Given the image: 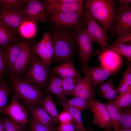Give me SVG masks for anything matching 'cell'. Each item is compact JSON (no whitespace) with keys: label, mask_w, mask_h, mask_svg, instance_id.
Instances as JSON below:
<instances>
[{"label":"cell","mask_w":131,"mask_h":131,"mask_svg":"<svg viewBox=\"0 0 131 131\" xmlns=\"http://www.w3.org/2000/svg\"><path fill=\"white\" fill-rule=\"evenodd\" d=\"M74 31L53 27L50 31L54 49L53 60L62 63L72 60L75 52L74 40Z\"/></svg>","instance_id":"obj_1"},{"label":"cell","mask_w":131,"mask_h":131,"mask_svg":"<svg viewBox=\"0 0 131 131\" xmlns=\"http://www.w3.org/2000/svg\"><path fill=\"white\" fill-rule=\"evenodd\" d=\"M84 6L89 15L106 31L110 32L117 11L116 0H87Z\"/></svg>","instance_id":"obj_2"},{"label":"cell","mask_w":131,"mask_h":131,"mask_svg":"<svg viewBox=\"0 0 131 131\" xmlns=\"http://www.w3.org/2000/svg\"><path fill=\"white\" fill-rule=\"evenodd\" d=\"M10 79L14 93L19 101L27 106L40 104L41 100L45 96L44 92L40 89L21 77L14 76Z\"/></svg>","instance_id":"obj_3"},{"label":"cell","mask_w":131,"mask_h":131,"mask_svg":"<svg viewBox=\"0 0 131 131\" xmlns=\"http://www.w3.org/2000/svg\"><path fill=\"white\" fill-rule=\"evenodd\" d=\"M74 40L81 68H85L88 66L91 58L98 55L99 51H94L93 47L94 42L87 31L85 26L74 31Z\"/></svg>","instance_id":"obj_4"},{"label":"cell","mask_w":131,"mask_h":131,"mask_svg":"<svg viewBox=\"0 0 131 131\" xmlns=\"http://www.w3.org/2000/svg\"><path fill=\"white\" fill-rule=\"evenodd\" d=\"M36 55L33 53L31 62L22 78L40 89L44 88L47 84L50 77L49 67Z\"/></svg>","instance_id":"obj_5"},{"label":"cell","mask_w":131,"mask_h":131,"mask_svg":"<svg viewBox=\"0 0 131 131\" xmlns=\"http://www.w3.org/2000/svg\"><path fill=\"white\" fill-rule=\"evenodd\" d=\"M47 20L53 27L75 31L86 25L85 13H52L47 16Z\"/></svg>","instance_id":"obj_6"},{"label":"cell","mask_w":131,"mask_h":131,"mask_svg":"<svg viewBox=\"0 0 131 131\" xmlns=\"http://www.w3.org/2000/svg\"><path fill=\"white\" fill-rule=\"evenodd\" d=\"M110 32L114 36L131 33V8H117Z\"/></svg>","instance_id":"obj_7"},{"label":"cell","mask_w":131,"mask_h":131,"mask_svg":"<svg viewBox=\"0 0 131 131\" xmlns=\"http://www.w3.org/2000/svg\"><path fill=\"white\" fill-rule=\"evenodd\" d=\"M84 11L86 30L93 41L98 45L99 50L108 48L110 45L106 31L89 15L85 9Z\"/></svg>","instance_id":"obj_8"},{"label":"cell","mask_w":131,"mask_h":131,"mask_svg":"<svg viewBox=\"0 0 131 131\" xmlns=\"http://www.w3.org/2000/svg\"><path fill=\"white\" fill-rule=\"evenodd\" d=\"M31 50L33 53L38 55L43 62L49 67L53 61L54 53L50 31H48L45 33L39 42L32 44Z\"/></svg>","instance_id":"obj_9"},{"label":"cell","mask_w":131,"mask_h":131,"mask_svg":"<svg viewBox=\"0 0 131 131\" xmlns=\"http://www.w3.org/2000/svg\"><path fill=\"white\" fill-rule=\"evenodd\" d=\"M22 12L25 19L30 20L37 25L41 23H45L47 20L43 1L30 0L23 8Z\"/></svg>","instance_id":"obj_10"},{"label":"cell","mask_w":131,"mask_h":131,"mask_svg":"<svg viewBox=\"0 0 131 131\" xmlns=\"http://www.w3.org/2000/svg\"><path fill=\"white\" fill-rule=\"evenodd\" d=\"M27 41L25 40L17 41L0 47L2 51L5 62L6 73L10 78L14 76V65L22 49Z\"/></svg>","instance_id":"obj_11"},{"label":"cell","mask_w":131,"mask_h":131,"mask_svg":"<svg viewBox=\"0 0 131 131\" xmlns=\"http://www.w3.org/2000/svg\"><path fill=\"white\" fill-rule=\"evenodd\" d=\"M47 15L52 13H84L83 5L84 0L68 3L54 2L50 0H43Z\"/></svg>","instance_id":"obj_12"},{"label":"cell","mask_w":131,"mask_h":131,"mask_svg":"<svg viewBox=\"0 0 131 131\" xmlns=\"http://www.w3.org/2000/svg\"><path fill=\"white\" fill-rule=\"evenodd\" d=\"M3 112L7 115L10 119L24 125L28 120L27 110L20 103L14 93L10 104L4 108Z\"/></svg>","instance_id":"obj_13"},{"label":"cell","mask_w":131,"mask_h":131,"mask_svg":"<svg viewBox=\"0 0 131 131\" xmlns=\"http://www.w3.org/2000/svg\"><path fill=\"white\" fill-rule=\"evenodd\" d=\"M24 19L22 9L0 8V22L11 31L16 32Z\"/></svg>","instance_id":"obj_14"},{"label":"cell","mask_w":131,"mask_h":131,"mask_svg":"<svg viewBox=\"0 0 131 131\" xmlns=\"http://www.w3.org/2000/svg\"><path fill=\"white\" fill-rule=\"evenodd\" d=\"M89 103L93 113V123L100 128H111L112 123L105 104L97 100L89 101Z\"/></svg>","instance_id":"obj_15"},{"label":"cell","mask_w":131,"mask_h":131,"mask_svg":"<svg viewBox=\"0 0 131 131\" xmlns=\"http://www.w3.org/2000/svg\"><path fill=\"white\" fill-rule=\"evenodd\" d=\"M99 51L98 59L100 66L111 71H118L123 61L120 55L109 48Z\"/></svg>","instance_id":"obj_16"},{"label":"cell","mask_w":131,"mask_h":131,"mask_svg":"<svg viewBox=\"0 0 131 131\" xmlns=\"http://www.w3.org/2000/svg\"><path fill=\"white\" fill-rule=\"evenodd\" d=\"M81 71L88 77L94 87L100 85L109 77L117 73L100 65L87 66L82 69Z\"/></svg>","instance_id":"obj_17"},{"label":"cell","mask_w":131,"mask_h":131,"mask_svg":"<svg viewBox=\"0 0 131 131\" xmlns=\"http://www.w3.org/2000/svg\"><path fill=\"white\" fill-rule=\"evenodd\" d=\"M32 44L27 41L22 49L13 66L14 76L21 77L29 66L33 53L31 50Z\"/></svg>","instance_id":"obj_18"},{"label":"cell","mask_w":131,"mask_h":131,"mask_svg":"<svg viewBox=\"0 0 131 131\" xmlns=\"http://www.w3.org/2000/svg\"><path fill=\"white\" fill-rule=\"evenodd\" d=\"M88 77H80L71 95L89 101L96 100L95 90Z\"/></svg>","instance_id":"obj_19"},{"label":"cell","mask_w":131,"mask_h":131,"mask_svg":"<svg viewBox=\"0 0 131 131\" xmlns=\"http://www.w3.org/2000/svg\"><path fill=\"white\" fill-rule=\"evenodd\" d=\"M39 105L27 106L28 112L38 123L46 126L53 127V123L57 120L50 116L41 105L39 106Z\"/></svg>","instance_id":"obj_20"},{"label":"cell","mask_w":131,"mask_h":131,"mask_svg":"<svg viewBox=\"0 0 131 131\" xmlns=\"http://www.w3.org/2000/svg\"><path fill=\"white\" fill-rule=\"evenodd\" d=\"M49 71L62 78L80 77L74 68L72 59L65 61L59 65L49 69Z\"/></svg>","instance_id":"obj_21"},{"label":"cell","mask_w":131,"mask_h":131,"mask_svg":"<svg viewBox=\"0 0 131 131\" xmlns=\"http://www.w3.org/2000/svg\"><path fill=\"white\" fill-rule=\"evenodd\" d=\"M47 85L46 91L55 95L60 101L66 98L61 77L53 74L50 76Z\"/></svg>","instance_id":"obj_22"},{"label":"cell","mask_w":131,"mask_h":131,"mask_svg":"<svg viewBox=\"0 0 131 131\" xmlns=\"http://www.w3.org/2000/svg\"><path fill=\"white\" fill-rule=\"evenodd\" d=\"M64 110L67 111L71 115L73 120L72 123L75 128L79 131H89L84 126L82 117V112L78 110L67 105L64 102L60 101Z\"/></svg>","instance_id":"obj_23"},{"label":"cell","mask_w":131,"mask_h":131,"mask_svg":"<svg viewBox=\"0 0 131 131\" xmlns=\"http://www.w3.org/2000/svg\"><path fill=\"white\" fill-rule=\"evenodd\" d=\"M37 25L33 21L25 19L17 31L24 38L27 39H31L33 38L36 34Z\"/></svg>","instance_id":"obj_24"},{"label":"cell","mask_w":131,"mask_h":131,"mask_svg":"<svg viewBox=\"0 0 131 131\" xmlns=\"http://www.w3.org/2000/svg\"><path fill=\"white\" fill-rule=\"evenodd\" d=\"M105 105L107 107L114 130L119 128L121 113L123 109L119 108L114 101H108Z\"/></svg>","instance_id":"obj_25"},{"label":"cell","mask_w":131,"mask_h":131,"mask_svg":"<svg viewBox=\"0 0 131 131\" xmlns=\"http://www.w3.org/2000/svg\"><path fill=\"white\" fill-rule=\"evenodd\" d=\"M17 41L16 32L9 29L0 22V47Z\"/></svg>","instance_id":"obj_26"},{"label":"cell","mask_w":131,"mask_h":131,"mask_svg":"<svg viewBox=\"0 0 131 131\" xmlns=\"http://www.w3.org/2000/svg\"><path fill=\"white\" fill-rule=\"evenodd\" d=\"M40 104L50 116L58 120V112L56 104L49 92L46 91V95L41 100Z\"/></svg>","instance_id":"obj_27"},{"label":"cell","mask_w":131,"mask_h":131,"mask_svg":"<svg viewBox=\"0 0 131 131\" xmlns=\"http://www.w3.org/2000/svg\"><path fill=\"white\" fill-rule=\"evenodd\" d=\"M62 101L69 106L80 111L90 108L89 101L84 99L78 97L67 98H66Z\"/></svg>","instance_id":"obj_28"},{"label":"cell","mask_w":131,"mask_h":131,"mask_svg":"<svg viewBox=\"0 0 131 131\" xmlns=\"http://www.w3.org/2000/svg\"><path fill=\"white\" fill-rule=\"evenodd\" d=\"M108 48L120 55L123 56L131 63V42L117 46L110 45Z\"/></svg>","instance_id":"obj_29"},{"label":"cell","mask_w":131,"mask_h":131,"mask_svg":"<svg viewBox=\"0 0 131 131\" xmlns=\"http://www.w3.org/2000/svg\"><path fill=\"white\" fill-rule=\"evenodd\" d=\"M11 92L10 88L4 80L0 82V113L7 105L8 98Z\"/></svg>","instance_id":"obj_30"},{"label":"cell","mask_w":131,"mask_h":131,"mask_svg":"<svg viewBox=\"0 0 131 131\" xmlns=\"http://www.w3.org/2000/svg\"><path fill=\"white\" fill-rule=\"evenodd\" d=\"M30 0H0V8L23 9Z\"/></svg>","instance_id":"obj_31"},{"label":"cell","mask_w":131,"mask_h":131,"mask_svg":"<svg viewBox=\"0 0 131 131\" xmlns=\"http://www.w3.org/2000/svg\"><path fill=\"white\" fill-rule=\"evenodd\" d=\"M80 77L62 78L63 87L66 96L71 95Z\"/></svg>","instance_id":"obj_32"},{"label":"cell","mask_w":131,"mask_h":131,"mask_svg":"<svg viewBox=\"0 0 131 131\" xmlns=\"http://www.w3.org/2000/svg\"><path fill=\"white\" fill-rule=\"evenodd\" d=\"M124 108L121 113L119 128H131V107Z\"/></svg>","instance_id":"obj_33"},{"label":"cell","mask_w":131,"mask_h":131,"mask_svg":"<svg viewBox=\"0 0 131 131\" xmlns=\"http://www.w3.org/2000/svg\"><path fill=\"white\" fill-rule=\"evenodd\" d=\"M114 101L120 109L128 107L131 103V89L124 93L118 95Z\"/></svg>","instance_id":"obj_34"},{"label":"cell","mask_w":131,"mask_h":131,"mask_svg":"<svg viewBox=\"0 0 131 131\" xmlns=\"http://www.w3.org/2000/svg\"><path fill=\"white\" fill-rule=\"evenodd\" d=\"M5 131H23L24 125L9 119H2Z\"/></svg>","instance_id":"obj_35"},{"label":"cell","mask_w":131,"mask_h":131,"mask_svg":"<svg viewBox=\"0 0 131 131\" xmlns=\"http://www.w3.org/2000/svg\"><path fill=\"white\" fill-rule=\"evenodd\" d=\"M31 131H56L53 127H48L41 124L32 117L30 118Z\"/></svg>","instance_id":"obj_36"},{"label":"cell","mask_w":131,"mask_h":131,"mask_svg":"<svg viewBox=\"0 0 131 131\" xmlns=\"http://www.w3.org/2000/svg\"><path fill=\"white\" fill-rule=\"evenodd\" d=\"M118 94V88L113 87L109 90L101 94V95L105 99L108 101L116 99Z\"/></svg>","instance_id":"obj_37"},{"label":"cell","mask_w":131,"mask_h":131,"mask_svg":"<svg viewBox=\"0 0 131 131\" xmlns=\"http://www.w3.org/2000/svg\"><path fill=\"white\" fill-rule=\"evenodd\" d=\"M117 36L112 45L117 46L131 42V33L121 34Z\"/></svg>","instance_id":"obj_38"},{"label":"cell","mask_w":131,"mask_h":131,"mask_svg":"<svg viewBox=\"0 0 131 131\" xmlns=\"http://www.w3.org/2000/svg\"><path fill=\"white\" fill-rule=\"evenodd\" d=\"M6 68L4 55L0 48V82L4 80V77L6 74Z\"/></svg>","instance_id":"obj_39"},{"label":"cell","mask_w":131,"mask_h":131,"mask_svg":"<svg viewBox=\"0 0 131 131\" xmlns=\"http://www.w3.org/2000/svg\"><path fill=\"white\" fill-rule=\"evenodd\" d=\"M114 87L112 79H110L99 85V93L101 94Z\"/></svg>","instance_id":"obj_40"},{"label":"cell","mask_w":131,"mask_h":131,"mask_svg":"<svg viewBox=\"0 0 131 131\" xmlns=\"http://www.w3.org/2000/svg\"><path fill=\"white\" fill-rule=\"evenodd\" d=\"M57 119L60 123H71L73 122L71 115L67 111L65 110L58 114Z\"/></svg>","instance_id":"obj_41"},{"label":"cell","mask_w":131,"mask_h":131,"mask_svg":"<svg viewBox=\"0 0 131 131\" xmlns=\"http://www.w3.org/2000/svg\"><path fill=\"white\" fill-rule=\"evenodd\" d=\"M131 86V66L130 64L124 71L121 80Z\"/></svg>","instance_id":"obj_42"},{"label":"cell","mask_w":131,"mask_h":131,"mask_svg":"<svg viewBox=\"0 0 131 131\" xmlns=\"http://www.w3.org/2000/svg\"><path fill=\"white\" fill-rule=\"evenodd\" d=\"M75 128L72 123H60L56 130V131H75Z\"/></svg>","instance_id":"obj_43"},{"label":"cell","mask_w":131,"mask_h":131,"mask_svg":"<svg viewBox=\"0 0 131 131\" xmlns=\"http://www.w3.org/2000/svg\"><path fill=\"white\" fill-rule=\"evenodd\" d=\"M118 95L124 93L131 89V86H129L123 82L121 81L119 87L117 88Z\"/></svg>","instance_id":"obj_44"},{"label":"cell","mask_w":131,"mask_h":131,"mask_svg":"<svg viewBox=\"0 0 131 131\" xmlns=\"http://www.w3.org/2000/svg\"><path fill=\"white\" fill-rule=\"evenodd\" d=\"M119 5L118 8L123 9L130 6V4L131 2V0H119Z\"/></svg>","instance_id":"obj_45"},{"label":"cell","mask_w":131,"mask_h":131,"mask_svg":"<svg viewBox=\"0 0 131 131\" xmlns=\"http://www.w3.org/2000/svg\"><path fill=\"white\" fill-rule=\"evenodd\" d=\"M78 0H50L52 2H57L68 3L77 1Z\"/></svg>","instance_id":"obj_46"},{"label":"cell","mask_w":131,"mask_h":131,"mask_svg":"<svg viewBox=\"0 0 131 131\" xmlns=\"http://www.w3.org/2000/svg\"><path fill=\"white\" fill-rule=\"evenodd\" d=\"M0 131H5L2 119L0 118Z\"/></svg>","instance_id":"obj_47"},{"label":"cell","mask_w":131,"mask_h":131,"mask_svg":"<svg viewBox=\"0 0 131 131\" xmlns=\"http://www.w3.org/2000/svg\"><path fill=\"white\" fill-rule=\"evenodd\" d=\"M113 131H131V128L124 129L119 128L116 130H114Z\"/></svg>","instance_id":"obj_48"},{"label":"cell","mask_w":131,"mask_h":131,"mask_svg":"<svg viewBox=\"0 0 131 131\" xmlns=\"http://www.w3.org/2000/svg\"><path fill=\"white\" fill-rule=\"evenodd\" d=\"M103 131H113V130H111V128H110L106 129L105 130Z\"/></svg>","instance_id":"obj_49"}]
</instances>
